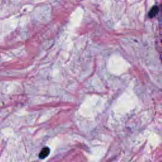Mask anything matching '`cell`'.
<instances>
[{
  "instance_id": "2",
  "label": "cell",
  "mask_w": 162,
  "mask_h": 162,
  "mask_svg": "<svg viewBox=\"0 0 162 162\" xmlns=\"http://www.w3.org/2000/svg\"><path fill=\"white\" fill-rule=\"evenodd\" d=\"M159 12V8L157 6H154L150 10L149 14H148V17L149 18H151L155 17L158 13Z\"/></svg>"
},
{
  "instance_id": "1",
  "label": "cell",
  "mask_w": 162,
  "mask_h": 162,
  "mask_svg": "<svg viewBox=\"0 0 162 162\" xmlns=\"http://www.w3.org/2000/svg\"><path fill=\"white\" fill-rule=\"evenodd\" d=\"M50 153V148H48V147H45V148H44L41 150V151L39 153V158L41 159H44V158H45L46 157H47L49 155Z\"/></svg>"
}]
</instances>
